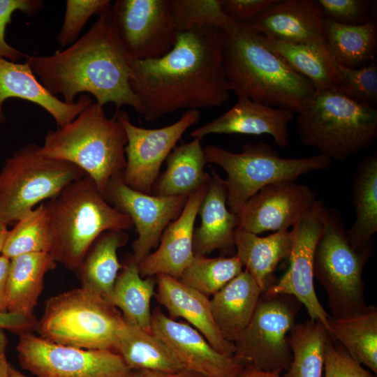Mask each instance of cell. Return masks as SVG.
Returning <instances> with one entry per match:
<instances>
[{"label":"cell","mask_w":377,"mask_h":377,"mask_svg":"<svg viewBox=\"0 0 377 377\" xmlns=\"http://www.w3.org/2000/svg\"><path fill=\"white\" fill-rule=\"evenodd\" d=\"M223 39L222 29L198 26L178 32L173 47L161 57H128L130 84L145 120L180 110L220 107L229 100Z\"/></svg>","instance_id":"cell-1"},{"label":"cell","mask_w":377,"mask_h":377,"mask_svg":"<svg viewBox=\"0 0 377 377\" xmlns=\"http://www.w3.org/2000/svg\"><path fill=\"white\" fill-rule=\"evenodd\" d=\"M40 83L54 96L71 104L79 94H90L103 107L114 103L117 110L132 107L141 115L142 107L131 84L128 57L112 24L109 12L69 46L49 56L25 59Z\"/></svg>","instance_id":"cell-2"},{"label":"cell","mask_w":377,"mask_h":377,"mask_svg":"<svg viewBox=\"0 0 377 377\" xmlns=\"http://www.w3.org/2000/svg\"><path fill=\"white\" fill-rule=\"evenodd\" d=\"M223 65L230 92L263 104L302 111L316 92L306 78L293 69L246 23L223 31Z\"/></svg>","instance_id":"cell-3"},{"label":"cell","mask_w":377,"mask_h":377,"mask_svg":"<svg viewBox=\"0 0 377 377\" xmlns=\"http://www.w3.org/2000/svg\"><path fill=\"white\" fill-rule=\"evenodd\" d=\"M45 205L52 235L50 253L72 271L101 234L133 227L131 218L110 205L87 175L68 184Z\"/></svg>","instance_id":"cell-4"},{"label":"cell","mask_w":377,"mask_h":377,"mask_svg":"<svg viewBox=\"0 0 377 377\" xmlns=\"http://www.w3.org/2000/svg\"><path fill=\"white\" fill-rule=\"evenodd\" d=\"M126 144L117 115L108 118L103 107L92 103L69 124L47 131L39 151L82 169L104 197L110 180L124 170Z\"/></svg>","instance_id":"cell-5"},{"label":"cell","mask_w":377,"mask_h":377,"mask_svg":"<svg viewBox=\"0 0 377 377\" xmlns=\"http://www.w3.org/2000/svg\"><path fill=\"white\" fill-rule=\"evenodd\" d=\"M300 140L328 158L344 161L377 138V110L332 89L316 91L296 114Z\"/></svg>","instance_id":"cell-6"},{"label":"cell","mask_w":377,"mask_h":377,"mask_svg":"<svg viewBox=\"0 0 377 377\" xmlns=\"http://www.w3.org/2000/svg\"><path fill=\"white\" fill-rule=\"evenodd\" d=\"M125 324L115 306L101 295L80 287L47 300L34 329L39 337L55 343L115 353Z\"/></svg>","instance_id":"cell-7"},{"label":"cell","mask_w":377,"mask_h":377,"mask_svg":"<svg viewBox=\"0 0 377 377\" xmlns=\"http://www.w3.org/2000/svg\"><path fill=\"white\" fill-rule=\"evenodd\" d=\"M207 163L223 168L227 188V206L237 214L244 204L265 186L279 182L296 181L301 175L327 169L332 160L320 154L304 158H282L269 144L247 142L239 153L207 145Z\"/></svg>","instance_id":"cell-8"},{"label":"cell","mask_w":377,"mask_h":377,"mask_svg":"<svg viewBox=\"0 0 377 377\" xmlns=\"http://www.w3.org/2000/svg\"><path fill=\"white\" fill-rule=\"evenodd\" d=\"M322 233L313 258V274L327 295L330 316L347 317L367 309L362 272L372 248L355 251L339 211L325 205Z\"/></svg>","instance_id":"cell-9"},{"label":"cell","mask_w":377,"mask_h":377,"mask_svg":"<svg viewBox=\"0 0 377 377\" xmlns=\"http://www.w3.org/2000/svg\"><path fill=\"white\" fill-rule=\"evenodd\" d=\"M30 142L5 160L0 171V223L9 225L85 175L77 166L47 158Z\"/></svg>","instance_id":"cell-10"},{"label":"cell","mask_w":377,"mask_h":377,"mask_svg":"<svg viewBox=\"0 0 377 377\" xmlns=\"http://www.w3.org/2000/svg\"><path fill=\"white\" fill-rule=\"evenodd\" d=\"M301 306L292 295L262 293L249 325L235 343L233 360L242 368L287 371L293 357L288 337Z\"/></svg>","instance_id":"cell-11"},{"label":"cell","mask_w":377,"mask_h":377,"mask_svg":"<svg viewBox=\"0 0 377 377\" xmlns=\"http://www.w3.org/2000/svg\"><path fill=\"white\" fill-rule=\"evenodd\" d=\"M18 334L19 364L36 377H126L129 372L113 351L64 346L29 332Z\"/></svg>","instance_id":"cell-12"},{"label":"cell","mask_w":377,"mask_h":377,"mask_svg":"<svg viewBox=\"0 0 377 377\" xmlns=\"http://www.w3.org/2000/svg\"><path fill=\"white\" fill-rule=\"evenodd\" d=\"M109 16L128 57L154 59L174 46L177 31L169 0H117Z\"/></svg>","instance_id":"cell-13"},{"label":"cell","mask_w":377,"mask_h":377,"mask_svg":"<svg viewBox=\"0 0 377 377\" xmlns=\"http://www.w3.org/2000/svg\"><path fill=\"white\" fill-rule=\"evenodd\" d=\"M115 114L127 137L123 180L132 189L151 194L163 162L186 131L198 122L200 112L186 110L175 123L154 129L134 125L124 110H117Z\"/></svg>","instance_id":"cell-14"},{"label":"cell","mask_w":377,"mask_h":377,"mask_svg":"<svg viewBox=\"0 0 377 377\" xmlns=\"http://www.w3.org/2000/svg\"><path fill=\"white\" fill-rule=\"evenodd\" d=\"M325 205L317 199L293 226L289 267L281 278L263 293L267 296L286 294L295 297L306 309L310 319L321 322L330 333V315L320 303L314 287L313 258L322 233Z\"/></svg>","instance_id":"cell-15"},{"label":"cell","mask_w":377,"mask_h":377,"mask_svg":"<svg viewBox=\"0 0 377 377\" xmlns=\"http://www.w3.org/2000/svg\"><path fill=\"white\" fill-rule=\"evenodd\" d=\"M188 196H158L139 192L124 183L123 172L110 180L104 198L132 220L138 234L132 245V257L138 265L158 245L167 226L182 212Z\"/></svg>","instance_id":"cell-16"},{"label":"cell","mask_w":377,"mask_h":377,"mask_svg":"<svg viewBox=\"0 0 377 377\" xmlns=\"http://www.w3.org/2000/svg\"><path fill=\"white\" fill-rule=\"evenodd\" d=\"M317 200L316 193L296 181L267 185L237 214L238 227L255 235L293 228Z\"/></svg>","instance_id":"cell-17"},{"label":"cell","mask_w":377,"mask_h":377,"mask_svg":"<svg viewBox=\"0 0 377 377\" xmlns=\"http://www.w3.org/2000/svg\"><path fill=\"white\" fill-rule=\"evenodd\" d=\"M151 331L174 353L185 369L205 377H238L242 367L217 352L196 329L167 316L160 309L151 313Z\"/></svg>","instance_id":"cell-18"},{"label":"cell","mask_w":377,"mask_h":377,"mask_svg":"<svg viewBox=\"0 0 377 377\" xmlns=\"http://www.w3.org/2000/svg\"><path fill=\"white\" fill-rule=\"evenodd\" d=\"M208 184L188 195L179 216L170 222L160 238V244L139 264L142 277L165 274L179 279L193 257L194 224Z\"/></svg>","instance_id":"cell-19"},{"label":"cell","mask_w":377,"mask_h":377,"mask_svg":"<svg viewBox=\"0 0 377 377\" xmlns=\"http://www.w3.org/2000/svg\"><path fill=\"white\" fill-rule=\"evenodd\" d=\"M294 113L251 100L239 97L228 111L210 122L195 129L191 137L202 140L209 134L269 135L281 148L289 144L288 124Z\"/></svg>","instance_id":"cell-20"},{"label":"cell","mask_w":377,"mask_h":377,"mask_svg":"<svg viewBox=\"0 0 377 377\" xmlns=\"http://www.w3.org/2000/svg\"><path fill=\"white\" fill-rule=\"evenodd\" d=\"M9 98L26 100L39 105L54 118L58 127L69 124L93 103L92 98L84 94L75 103H66L45 88L27 62L0 57V124L6 121L3 104Z\"/></svg>","instance_id":"cell-21"},{"label":"cell","mask_w":377,"mask_h":377,"mask_svg":"<svg viewBox=\"0 0 377 377\" xmlns=\"http://www.w3.org/2000/svg\"><path fill=\"white\" fill-rule=\"evenodd\" d=\"M246 24L265 36L288 43L325 40L324 18L317 0H276Z\"/></svg>","instance_id":"cell-22"},{"label":"cell","mask_w":377,"mask_h":377,"mask_svg":"<svg viewBox=\"0 0 377 377\" xmlns=\"http://www.w3.org/2000/svg\"><path fill=\"white\" fill-rule=\"evenodd\" d=\"M156 279V298L168 310L170 318H183L217 352L232 357L235 345L220 333L213 318L209 297L172 276L157 274Z\"/></svg>","instance_id":"cell-23"},{"label":"cell","mask_w":377,"mask_h":377,"mask_svg":"<svg viewBox=\"0 0 377 377\" xmlns=\"http://www.w3.org/2000/svg\"><path fill=\"white\" fill-rule=\"evenodd\" d=\"M226 200L227 188L223 179L212 170L198 210L201 224L194 230V255L205 256L214 250L234 246L233 235L238 227L237 216L228 209Z\"/></svg>","instance_id":"cell-24"},{"label":"cell","mask_w":377,"mask_h":377,"mask_svg":"<svg viewBox=\"0 0 377 377\" xmlns=\"http://www.w3.org/2000/svg\"><path fill=\"white\" fill-rule=\"evenodd\" d=\"M293 239L292 230H279L266 237H259L240 228L235 230V255L263 293L276 283L274 271L282 260L288 258Z\"/></svg>","instance_id":"cell-25"},{"label":"cell","mask_w":377,"mask_h":377,"mask_svg":"<svg viewBox=\"0 0 377 377\" xmlns=\"http://www.w3.org/2000/svg\"><path fill=\"white\" fill-rule=\"evenodd\" d=\"M263 292L246 270L212 295L210 307L225 339L235 343L249 325Z\"/></svg>","instance_id":"cell-26"},{"label":"cell","mask_w":377,"mask_h":377,"mask_svg":"<svg viewBox=\"0 0 377 377\" xmlns=\"http://www.w3.org/2000/svg\"><path fill=\"white\" fill-rule=\"evenodd\" d=\"M50 253H32L10 259L7 279L8 312L34 317L45 274L57 267Z\"/></svg>","instance_id":"cell-27"},{"label":"cell","mask_w":377,"mask_h":377,"mask_svg":"<svg viewBox=\"0 0 377 377\" xmlns=\"http://www.w3.org/2000/svg\"><path fill=\"white\" fill-rule=\"evenodd\" d=\"M165 164V170L152 186V195H188L209 183L210 175L205 171L207 161L201 140L194 138L176 146L166 158Z\"/></svg>","instance_id":"cell-28"},{"label":"cell","mask_w":377,"mask_h":377,"mask_svg":"<svg viewBox=\"0 0 377 377\" xmlns=\"http://www.w3.org/2000/svg\"><path fill=\"white\" fill-rule=\"evenodd\" d=\"M128 235L123 230H110L101 234L75 269L81 287L101 295L108 302L123 265L117 250L124 246Z\"/></svg>","instance_id":"cell-29"},{"label":"cell","mask_w":377,"mask_h":377,"mask_svg":"<svg viewBox=\"0 0 377 377\" xmlns=\"http://www.w3.org/2000/svg\"><path fill=\"white\" fill-rule=\"evenodd\" d=\"M355 212L353 225L346 233L357 251L372 248V236L377 232V154L365 156L358 164L352 186Z\"/></svg>","instance_id":"cell-30"},{"label":"cell","mask_w":377,"mask_h":377,"mask_svg":"<svg viewBox=\"0 0 377 377\" xmlns=\"http://www.w3.org/2000/svg\"><path fill=\"white\" fill-rule=\"evenodd\" d=\"M264 37L268 46L309 80L316 91L332 89L337 84L338 64L325 40L301 44Z\"/></svg>","instance_id":"cell-31"},{"label":"cell","mask_w":377,"mask_h":377,"mask_svg":"<svg viewBox=\"0 0 377 377\" xmlns=\"http://www.w3.org/2000/svg\"><path fill=\"white\" fill-rule=\"evenodd\" d=\"M129 370L174 373L185 369L171 349L151 331L125 324L116 348Z\"/></svg>","instance_id":"cell-32"},{"label":"cell","mask_w":377,"mask_h":377,"mask_svg":"<svg viewBox=\"0 0 377 377\" xmlns=\"http://www.w3.org/2000/svg\"><path fill=\"white\" fill-rule=\"evenodd\" d=\"M115 281L109 302L121 312L128 325L151 331L150 303L156 280L143 279L132 256L127 258Z\"/></svg>","instance_id":"cell-33"},{"label":"cell","mask_w":377,"mask_h":377,"mask_svg":"<svg viewBox=\"0 0 377 377\" xmlns=\"http://www.w3.org/2000/svg\"><path fill=\"white\" fill-rule=\"evenodd\" d=\"M325 40L338 64L357 68L373 59L377 47V22L374 15L361 24H346L324 18Z\"/></svg>","instance_id":"cell-34"},{"label":"cell","mask_w":377,"mask_h":377,"mask_svg":"<svg viewBox=\"0 0 377 377\" xmlns=\"http://www.w3.org/2000/svg\"><path fill=\"white\" fill-rule=\"evenodd\" d=\"M330 334L360 364L377 374V308L368 305L357 313L328 318Z\"/></svg>","instance_id":"cell-35"},{"label":"cell","mask_w":377,"mask_h":377,"mask_svg":"<svg viewBox=\"0 0 377 377\" xmlns=\"http://www.w3.org/2000/svg\"><path fill=\"white\" fill-rule=\"evenodd\" d=\"M330 337L326 327L318 320L296 323L288 337L293 357L283 377H321Z\"/></svg>","instance_id":"cell-36"},{"label":"cell","mask_w":377,"mask_h":377,"mask_svg":"<svg viewBox=\"0 0 377 377\" xmlns=\"http://www.w3.org/2000/svg\"><path fill=\"white\" fill-rule=\"evenodd\" d=\"M52 235L45 202L22 216L8 235L1 254L11 259L32 253H50Z\"/></svg>","instance_id":"cell-37"},{"label":"cell","mask_w":377,"mask_h":377,"mask_svg":"<svg viewBox=\"0 0 377 377\" xmlns=\"http://www.w3.org/2000/svg\"><path fill=\"white\" fill-rule=\"evenodd\" d=\"M243 271L238 257L195 255L179 280L207 297L214 295Z\"/></svg>","instance_id":"cell-38"},{"label":"cell","mask_w":377,"mask_h":377,"mask_svg":"<svg viewBox=\"0 0 377 377\" xmlns=\"http://www.w3.org/2000/svg\"><path fill=\"white\" fill-rule=\"evenodd\" d=\"M169 2L177 33L198 26H212L226 31L237 24L223 11L221 0H169Z\"/></svg>","instance_id":"cell-39"},{"label":"cell","mask_w":377,"mask_h":377,"mask_svg":"<svg viewBox=\"0 0 377 377\" xmlns=\"http://www.w3.org/2000/svg\"><path fill=\"white\" fill-rule=\"evenodd\" d=\"M339 78L332 89L357 102L374 106L377 103V63L350 68L338 64Z\"/></svg>","instance_id":"cell-40"},{"label":"cell","mask_w":377,"mask_h":377,"mask_svg":"<svg viewBox=\"0 0 377 377\" xmlns=\"http://www.w3.org/2000/svg\"><path fill=\"white\" fill-rule=\"evenodd\" d=\"M110 0H67L64 22L57 41L65 48L77 40L78 36L91 17L109 12Z\"/></svg>","instance_id":"cell-41"},{"label":"cell","mask_w":377,"mask_h":377,"mask_svg":"<svg viewBox=\"0 0 377 377\" xmlns=\"http://www.w3.org/2000/svg\"><path fill=\"white\" fill-rule=\"evenodd\" d=\"M323 18L346 24H361L368 22L374 1L369 0H317Z\"/></svg>","instance_id":"cell-42"},{"label":"cell","mask_w":377,"mask_h":377,"mask_svg":"<svg viewBox=\"0 0 377 377\" xmlns=\"http://www.w3.org/2000/svg\"><path fill=\"white\" fill-rule=\"evenodd\" d=\"M45 8L40 0H0V57L17 62L28 54L10 45L6 40V29L11 22L12 15L20 11L34 16Z\"/></svg>","instance_id":"cell-43"},{"label":"cell","mask_w":377,"mask_h":377,"mask_svg":"<svg viewBox=\"0 0 377 377\" xmlns=\"http://www.w3.org/2000/svg\"><path fill=\"white\" fill-rule=\"evenodd\" d=\"M323 369L325 377H376L331 337L326 343Z\"/></svg>","instance_id":"cell-44"},{"label":"cell","mask_w":377,"mask_h":377,"mask_svg":"<svg viewBox=\"0 0 377 377\" xmlns=\"http://www.w3.org/2000/svg\"><path fill=\"white\" fill-rule=\"evenodd\" d=\"M276 0H221L226 15L237 23H246L265 11Z\"/></svg>","instance_id":"cell-45"},{"label":"cell","mask_w":377,"mask_h":377,"mask_svg":"<svg viewBox=\"0 0 377 377\" xmlns=\"http://www.w3.org/2000/svg\"><path fill=\"white\" fill-rule=\"evenodd\" d=\"M36 322V316L27 317L9 312L0 313V329L15 333L29 332L35 328Z\"/></svg>","instance_id":"cell-46"},{"label":"cell","mask_w":377,"mask_h":377,"mask_svg":"<svg viewBox=\"0 0 377 377\" xmlns=\"http://www.w3.org/2000/svg\"><path fill=\"white\" fill-rule=\"evenodd\" d=\"M10 263V258L0 254V313L8 312L6 288Z\"/></svg>","instance_id":"cell-47"},{"label":"cell","mask_w":377,"mask_h":377,"mask_svg":"<svg viewBox=\"0 0 377 377\" xmlns=\"http://www.w3.org/2000/svg\"><path fill=\"white\" fill-rule=\"evenodd\" d=\"M126 377H205L197 372L183 369L174 373L148 370H129Z\"/></svg>","instance_id":"cell-48"},{"label":"cell","mask_w":377,"mask_h":377,"mask_svg":"<svg viewBox=\"0 0 377 377\" xmlns=\"http://www.w3.org/2000/svg\"><path fill=\"white\" fill-rule=\"evenodd\" d=\"M8 339L4 330L0 329V377H10L13 369L6 357Z\"/></svg>","instance_id":"cell-49"},{"label":"cell","mask_w":377,"mask_h":377,"mask_svg":"<svg viewBox=\"0 0 377 377\" xmlns=\"http://www.w3.org/2000/svg\"><path fill=\"white\" fill-rule=\"evenodd\" d=\"M238 377H281L279 374L266 372L253 368H243Z\"/></svg>","instance_id":"cell-50"},{"label":"cell","mask_w":377,"mask_h":377,"mask_svg":"<svg viewBox=\"0 0 377 377\" xmlns=\"http://www.w3.org/2000/svg\"><path fill=\"white\" fill-rule=\"evenodd\" d=\"M7 226V225L0 223V254L2 251L8 232Z\"/></svg>","instance_id":"cell-51"},{"label":"cell","mask_w":377,"mask_h":377,"mask_svg":"<svg viewBox=\"0 0 377 377\" xmlns=\"http://www.w3.org/2000/svg\"><path fill=\"white\" fill-rule=\"evenodd\" d=\"M10 377H29V376H27L23 374L22 373H21L20 371H19L18 370L13 368L10 372Z\"/></svg>","instance_id":"cell-52"}]
</instances>
